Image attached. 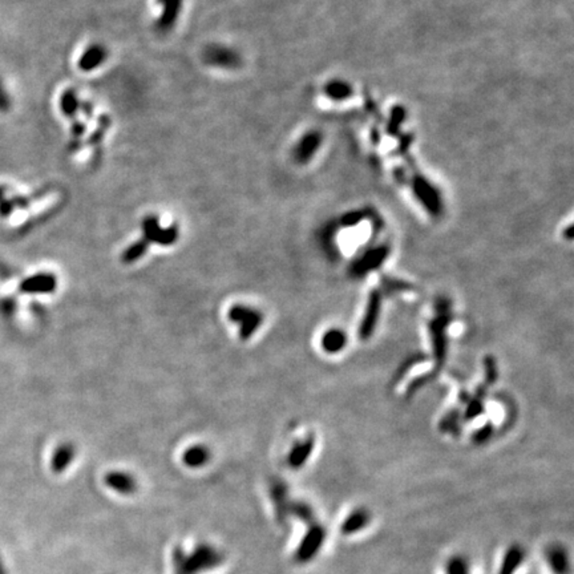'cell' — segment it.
<instances>
[{
  "label": "cell",
  "instance_id": "cell-1",
  "mask_svg": "<svg viewBox=\"0 0 574 574\" xmlns=\"http://www.w3.org/2000/svg\"><path fill=\"white\" fill-rule=\"evenodd\" d=\"M225 555L211 544H198L191 552L187 553L181 547L173 551L174 574H200L219 566Z\"/></svg>",
  "mask_w": 574,
  "mask_h": 574
},
{
  "label": "cell",
  "instance_id": "cell-2",
  "mask_svg": "<svg viewBox=\"0 0 574 574\" xmlns=\"http://www.w3.org/2000/svg\"><path fill=\"white\" fill-rule=\"evenodd\" d=\"M436 315L429 323V334L433 347V355L438 366L444 363L446 355V328L451 323V304L448 299H438Z\"/></svg>",
  "mask_w": 574,
  "mask_h": 574
},
{
  "label": "cell",
  "instance_id": "cell-3",
  "mask_svg": "<svg viewBox=\"0 0 574 574\" xmlns=\"http://www.w3.org/2000/svg\"><path fill=\"white\" fill-rule=\"evenodd\" d=\"M326 536L327 531L322 524H311L309 531H306L304 537L302 538L294 555L298 564H307L311 560H314L326 541Z\"/></svg>",
  "mask_w": 574,
  "mask_h": 574
},
{
  "label": "cell",
  "instance_id": "cell-4",
  "mask_svg": "<svg viewBox=\"0 0 574 574\" xmlns=\"http://www.w3.org/2000/svg\"><path fill=\"white\" fill-rule=\"evenodd\" d=\"M202 58L206 65L218 69L233 71L242 65V58L239 56V53L234 51L233 48L221 44L208 45L204 51Z\"/></svg>",
  "mask_w": 574,
  "mask_h": 574
},
{
  "label": "cell",
  "instance_id": "cell-5",
  "mask_svg": "<svg viewBox=\"0 0 574 574\" xmlns=\"http://www.w3.org/2000/svg\"><path fill=\"white\" fill-rule=\"evenodd\" d=\"M229 319L234 323L239 324L241 339L248 340L258 330V327L262 324L263 315H262L261 311L252 309V307L242 306V304H235L229 310Z\"/></svg>",
  "mask_w": 574,
  "mask_h": 574
},
{
  "label": "cell",
  "instance_id": "cell-6",
  "mask_svg": "<svg viewBox=\"0 0 574 574\" xmlns=\"http://www.w3.org/2000/svg\"><path fill=\"white\" fill-rule=\"evenodd\" d=\"M143 233L149 243H158L161 246H170L178 239V228L176 225L161 228L156 215H147L144 218Z\"/></svg>",
  "mask_w": 574,
  "mask_h": 574
},
{
  "label": "cell",
  "instance_id": "cell-7",
  "mask_svg": "<svg viewBox=\"0 0 574 574\" xmlns=\"http://www.w3.org/2000/svg\"><path fill=\"white\" fill-rule=\"evenodd\" d=\"M387 256H388V248L385 246L371 249L351 265L350 274L354 278H361L379 269L383 262L387 259Z\"/></svg>",
  "mask_w": 574,
  "mask_h": 574
},
{
  "label": "cell",
  "instance_id": "cell-8",
  "mask_svg": "<svg viewBox=\"0 0 574 574\" xmlns=\"http://www.w3.org/2000/svg\"><path fill=\"white\" fill-rule=\"evenodd\" d=\"M322 144V134L318 130H307L304 132L297 144L293 149V158L299 165H306L314 154L318 152L319 147Z\"/></svg>",
  "mask_w": 574,
  "mask_h": 574
},
{
  "label": "cell",
  "instance_id": "cell-9",
  "mask_svg": "<svg viewBox=\"0 0 574 574\" xmlns=\"http://www.w3.org/2000/svg\"><path fill=\"white\" fill-rule=\"evenodd\" d=\"M381 307H382V294L379 290H372L370 293L367 309L359 326L361 339L367 340L374 334L375 327L378 324V319L381 315Z\"/></svg>",
  "mask_w": 574,
  "mask_h": 574
},
{
  "label": "cell",
  "instance_id": "cell-10",
  "mask_svg": "<svg viewBox=\"0 0 574 574\" xmlns=\"http://www.w3.org/2000/svg\"><path fill=\"white\" fill-rule=\"evenodd\" d=\"M163 11L156 21V31L161 35L169 34L177 24L182 10V0H157Z\"/></svg>",
  "mask_w": 574,
  "mask_h": 574
},
{
  "label": "cell",
  "instance_id": "cell-11",
  "mask_svg": "<svg viewBox=\"0 0 574 574\" xmlns=\"http://www.w3.org/2000/svg\"><path fill=\"white\" fill-rule=\"evenodd\" d=\"M547 564L553 574L572 573V560L565 545L554 542L545 551Z\"/></svg>",
  "mask_w": 574,
  "mask_h": 574
},
{
  "label": "cell",
  "instance_id": "cell-12",
  "mask_svg": "<svg viewBox=\"0 0 574 574\" xmlns=\"http://www.w3.org/2000/svg\"><path fill=\"white\" fill-rule=\"evenodd\" d=\"M58 287V278L51 273H38L25 278L21 283L24 294H51Z\"/></svg>",
  "mask_w": 574,
  "mask_h": 574
},
{
  "label": "cell",
  "instance_id": "cell-13",
  "mask_svg": "<svg viewBox=\"0 0 574 574\" xmlns=\"http://www.w3.org/2000/svg\"><path fill=\"white\" fill-rule=\"evenodd\" d=\"M270 494L276 508V520L279 524H283L290 514L291 501L289 499V489L282 480L274 479L270 484Z\"/></svg>",
  "mask_w": 574,
  "mask_h": 574
},
{
  "label": "cell",
  "instance_id": "cell-14",
  "mask_svg": "<svg viewBox=\"0 0 574 574\" xmlns=\"http://www.w3.org/2000/svg\"><path fill=\"white\" fill-rule=\"evenodd\" d=\"M104 483L109 488L120 494H133L137 490L136 479L127 472L112 470L106 473Z\"/></svg>",
  "mask_w": 574,
  "mask_h": 574
},
{
  "label": "cell",
  "instance_id": "cell-15",
  "mask_svg": "<svg viewBox=\"0 0 574 574\" xmlns=\"http://www.w3.org/2000/svg\"><path fill=\"white\" fill-rule=\"evenodd\" d=\"M371 523V513L367 508H357L352 510L342 523L340 531L344 536L357 534L363 531Z\"/></svg>",
  "mask_w": 574,
  "mask_h": 574
},
{
  "label": "cell",
  "instance_id": "cell-16",
  "mask_svg": "<svg viewBox=\"0 0 574 574\" xmlns=\"http://www.w3.org/2000/svg\"><path fill=\"white\" fill-rule=\"evenodd\" d=\"M525 560V551L520 544H512L504 553L497 574H516Z\"/></svg>",
  "mask_w": 574,
  "mask_h": 574
},
{
  "label": "cell",
  "instance_id": "cell-17",
  "mask_svg": "<svg viewBox=\"0 0 574 574\" xmlns=\"http://www.w3.org/2000/svg\"><path fill=\"white\" fill-rule=\"evenodd\" d=\"M76 456V448L71 443H64L55 449L51 459V469L53 473L60 475L71 466Z\"/></svg>",
  "mask_w": 574,
  "mask_h": 574
},
{
  "label": "cell",
  "instance_id": "cell-18",
  "mask_svg": "<svg viewBox=\"0 0 574 574\" xmlns=\"http://www.w3.org/2000/svg\"><path fill=\"white\" fill-rule=\"evenodd\" d=\"M106 59V48L100 44H93L88 47L79 60V68L84 72H91L97 69Z\"/></svg>",
  "mask_w": 574,
  "mask_h": 574
},
{
  "label": "cell",
  "instance_id": "cell-19",
  "mask_svg": "<svg viewBox=\"0 0 574 574\" xmlns=\"http://www.w3.org/2000/svg\"><path fill=\"white\" fill-rule=\"evenodd\" d=\"M315 446V440L313 436H309L306 440L297 443L291 449L289 455V466L294 469H299L302 467L313 453V449Z\"/></svg>",
  "mask_w": 574,
  "mask_h": 574
},
{
  "label": "cell",
  "instance_id": "cell-20",
  "mask_svg": "<svg viewBox=\"0 0 574 574\" xmlns=\"http://www.w3.org/2000/svg\"><path fill=\"white\" fill-rule=\"evenodd\" d=\"M347 344V335L339 328L328 330L322 338V347L328 354H337Z\"/></svg>",
  "mask_w": 574,
  "mask_h": 574
},
{
  "label": "cell",
  "instance_id": "cell-21",
  "mask_svg": "<svg viewBox=\"0 0 574 574\" xmlns=\"http://www.w3.org/2000/svg\"><path fill=\"white\" fill-rule=\"evenodd\" d=\"M184 464L189 468H200L211 460V451L205 446H191L184 453Z\"/></svg>",
  "mask_w": 574,
  "mask_h": 574
},
{
  "label": "cell",
  "instance_id": "cell-22",
  "mask_svg": "<svg viewBox=\"0 0 574 574\" xmlns=\"http://www.w3.org/2000/svg\"><path fill=\"white\" fill-rule=\"evenodd\" d=\"M486 383V382H484ZM488 383H486L483 387H480L477 390V394L470 399H468V408L466 412V420H473L475 418H477L483 411H484V404H483V399L486 396V388L488 387Z\"/></svg>",
  "mask_w": 574,
  "mask_h": 574
},
{
  "label": "cell",
  "instance_id": "cell-23",
  "mask_svg": "<svg viewBox=\"0 0 574 574\" xmlns=\"http://www.w3.org/2000/svg\"><path fill=\"white\" fill-rule=\"evenodd\" d=\"M290 514L296 516L299 520H302L306 524H314L315 523V513L313 508L303 503V501H291L290 504Z\"/></svg>",
  "mask_w": 574,
  "mask_h": 574
},
{
  "label": "cell",
  "instance_id": "cell-24",
  "mask_svg": "<svg viewBox=\"0 0 574 574\" xmlns=\"http://www.w3.org/2000/svg\"><path fill=\"white\" fill-rule=\"evenodd\" d=\"M148 248L149 242L145 238H143L141 241H136L134 243H132L129 248H127L125 252L123 253V256H121L123 262L124 263H132V262L139 261L143 255L147 253Z\"/></svg>",
  "mask_w": 574,
  "mask_h": 574
},
{
  "label": "cell",
  "instance_id": "cell-25",
  "mask_svg": "<svg viewBox=\"0 0 574 574\" xmlns=\"http://www.w3.org/2000/svg\"><path fill=\"white\" fill-rule=\"evenodd\" d=\"M446 574H472L467 558L462 554H455L446 562Z\"/></svg>",
  "mask_w": 574,
  "mask_h": 574
},
{
  "label": "cell",
  "instance_id": "cell-26",
  "mask_svg": "<svg viewBox=\"0 0 574 574\" xmlns=\"http://www.w3.org/2000/svg\"><path fill=\"white\" fill-rule=\"evenodd\" d=\"M324 92H326L327 97H330L333 100H343L348 96L350 89H348L347 85L343 84L340 82H331V83L326 84Z\"/></svg>",
  "mask_w": 574,
  "mask_h": 574
},
{
  "label": "cell",
  "instance_id": "cell-27",
  "mask_svg": "<svg viewBox=\"0 0 574 574\" xmlns=\"http://www.w3.org/2000/svg\"><path fill=\"white\" fill-rule=\"evenodd\" d=\"M459 418H460V415H459L457 411L449 412L448 415H446V418L442 420L440 429L444 431V432H456V429L459 427Z\"/></svg>",
  "mask_w": 574,
  "mask_h": 574
},
{
  "label": "cell",
  "instance_id": "cell-28",
  "mask_svg": "<svg viewBox=\"0 0 574 574\" xmlns=\"http://www.w3.org/2000/svg\"><path fill=\"white\" fill-rule=\"evenodd\" d=\"M490 433H492V424L488 423V424L484 425L483 428H480L479 431H476V432H475V435H473V442H475L476 444L486 443V442L488 440L489 438H490Z\"/></svg>",
  "mask_w": 574,
  "mask_h": 574
},
{
  "label": "cell",
  "instance_id": "cell-29",
  "mask_svg": "<svg viewBox=\"0 0 574 574\" xmlns=\"http://www.w3.org/2000/svg\"><path fill=\"white\" fill-rule=\"evenodd\" d=\"M363 218V214L359 212L350 213L342 218V224L344 226H354Z\"/></svg>",
  "mask_w": 574,
  "mask_h": 574
},
{
  "label": "cell",
  "instance_id": "cell-30",
  "mask_svg": "<svg viewBox=\"0 0 574 574\" xmlns=\"http://www.w3.org/2000/svg\"><path fill=\"white\" fill-rule=\"evenodd\" d=\"M0 574H8V572H7V568H5L4 561H3V558H1V557H0Z\"/></svg>",
  "mask_w": 574,
  "mask_h": 574
},
{
  "label": "cell",
  "instance_id": "cell-31",
  "mask_svg": "<svg viewBox=\"0 0 574 574\" xmlns=\"http://www.w3.org/2000/svg\"><path fill=\"white\" fill-rule=\"evenodd\" d=\"M566 237H568V238H571V239H574V226H572L571 229H568V232H566Z\"/></svg>",
  "mask_w": 574,
  "mask_h": 574
}]
</instances>
